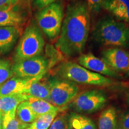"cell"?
<instances>
[{
    "mask_svg": "<svg viewBox=\"0 0 129 129\" xmlns=\"http://www.w3.org/2000/svg\"><path fill=\"white\" fill-rule=\"evenodd\" d=\"M90 29V11L87 3L77 0L68 6L56 48L68 57H74L84 49Z\"/></svg>",
    "mask_w": 129,
    "mask_h": 129,
    "instance_id": "6da1fadb",
    "label": "cell"
},
{
    "mask_svg": "<svg viewBox=\"0 0 129 129\" xmlns=\"http://www.w3.org/2000/svg\"><path fill=\"white\" fill-rule=\"evenodd\" d=\"M93 37L105 46L129 47V25L112 17H105L95 26Z\"/></svg>",
    "mask_w": 129,
    "mask_h": 129,
    "instance_id": "7a4b0ae2",
    "label": "cell"
},
{
    "mask_svg": "<svg viewBox=\"0 0 129 129\" xmlns=\"http://www.w3.org/2000/svg\"><path fill=\"white\" fill-rule=\"evenodd\" d=\"M45 41L43 33L34 22L26 28L16 46L13 54L14 62L41 55Z\"/></svg>",
    "mask_w": 129,
    "mask_h": 129,
    "instance_id": "3957f363",
    "label": "cell"
},
{
    "mask_svg": "<svg viewBox=\"0 0 129 129\" xmlns=\"http://www.w3.org/2000/svg\"><path fill=\"white\" fill-rule=\"evenodd\" d=\"M57 74L60 78L81 84L108 86L113 83L109 77L95 73L72 62L61 64L57 70Z\"/></svg>",
    "mask_w": 129,
    "mask_h": 129,
    "instance_id": "277c9868",
    "label": "cell"
},
{
    "mask_svg": "<svg viewBox=\"0 0 129 129\" xmlns=\"http://www.w3.org/2000/svg\"><path fill=\"white\" fill-rule=\"evenodd\" d=\"M63 17V5L57 1L37 13V25L50 40H54L60 34Z\"/></svg>",
    "mask_w": 129,
    "mask_h": 129,
    "instance_id": "5b68a950",
    "label": "cell"
},
{
    "mask_svg": "<svg viewBox=\"0 0 129 129\" xmlns=\"http://www.w3.org/2000/svg\"><path fill=\"white\" fill-rule=\"evenodd\" d=\"M50 84V102L59 108L70 104L77 96L78 87L77 84L60 77L49 80Z\"/></svg>",
    "mask_w": 129,
    "mask_h": 129,
    "instance_id": "8992f818",
    "label": "cell"
},
{
    "mask_svg": "<svg viewBox=\"0 0 129 129\" xmlns=\"http://www.w3.org/2000/svg\"><path fill=\"white\" fill-rule=\"evenodd\" d=\"M106 94L101 90H90L77 95L71 102V106L78 114H91L105 106Z\"/></svg>",
    "mask_w": 129,
    "mask_h": 129,
    "instance_id": "52a82bcc",
    "label": "cell"
},
{
    "mask_svg": "<svg viewBox=\"0 0 129 129\" xmlns=\"http://www.w3.org/2000/svg\"><path fill=\"white\" fill-rule=\"evenodd\" d=\"M50 59L41 54L14 62L12 64V71L14 76L22 78H32L44 76L50 68Z\"/></svg>",
    "mask_w": 129,
    "mask_h": 129,
    "instance_id": "ba28073f",
    "label": "cell"
},
{
    "mask_svg": "<svg viewBox=\"0 0 129 129\" xmlns=\"http://www.w3.org/2000/svg\"><path fill=\"white\" fill-rule=\"evenodd\" d=\"M102 59L116 72H126L129 67V52L119 47L106 48L102 53Z\"/></svg>",
    "mask_w": 129,
    "mask_h": 129,
    "instance_id": "9c48e42d",
    "label": "cell"
},
{
    "mask_svg": "<svg viewBox=\"0 0 129 129\" xmlns=\"http://www.w3.org/2000/svg\"><path fill=\"white\" fill-rule=\"evenodd\" d=\"M78 62L83 67L100 75L112 78L118 77L117 72L112 70L102 59L96 57L91 53L80 54Z\"/></svg>",
    "mask_w": 129,
    "mask_h": 129,
    "instance_id": "30bf717a",
    "label": "cell"
},
{
    "mask_svg": "<svg viewBox=\"0 0 129 129\" xmlns=\"http://www.w3.org/2000/svg\"><path fill=\"white\" fill-rule=\"evenodd\" d=\"M38 77L22 78L13 75L12 78L0 85V97L24 94L29 85Z\"/></svg>",
    "mask_w": 129,
    "mask_h": 129,
    "instance_id": "8fae6325",
    "label": "cell"
},
{
    "mask_svg": "<svg viewBox=\"0 0 129 129\" xmlns=\"http://www.w3.org/2000/svg\"><path fill=\"white\" fill-rule=\"evenodd\" d=\"M21 35L20 27H0V55L7 54L12 51Z\"/></svg>",
    "mask_w": 129,
    "mask_h": 129,
    "instance_id": "7c38bea8",
    "label": "cell"
},
{
    "mask_svg": "<svg viewBox=\"0 0 129 129\" xmlns=\"http://www.w3.org/2000/svg\"><path fill=\"white\" fill-rule=\"evenodd\" d=\"M44 76L39 77L32 82L24 94L32 98L45 100L50 102V84Z\"/></svg>",
    "mask_w": 129,
    "mask_h": 129,
    "instance_id": "4fadbf2b",
    "label": "cell"
},
{
    "mask_svg": "<svg viewBox=\"0 0 129 129\" xmlns=\"http://www.w3.org/2000/svg\"><path fill=\"white\" fill-rule=\"evenodd\" d=\"M102 8L120 21L129 23V0H105Z\"/></svg>",
    "mask_w": 129,
    "mask_h": 129,
    "instance_id": "5bb4252c",
    "label": "cell"
},
{
    "mask_svg": "<svg viewBox=\"0 0 129 129\" xmlns=\"http://www.w3.org/2000/svg\"><path fill=\"white\" fill-rule=\"evenodd\" d=\"M25 20V17L19 11V6L0 9V27H21Z\"/></svg>",
    "mask_w": 129,
    "mask_h": 129,
    "instance_id": "9a60e30c",
    "label": "cell"
},
{
    "mask_svg": "<svg viewBox=\"0 0 129 129\" xmlns=\"http://www.w3.org/2000/svg\"><path fill=\"white\" fill-rule=\"evenodd\" d=\"M68 129H98L96 124L83 114L71 112L68 115Z\"/></svg>",
    "mask_w": 129,
    "mask_h": 129,
    "instance_id": "2e32d148",
    "label": "cell"
},
{
    "mask_svg": "<svg viewBox=\"0 0 129 129\" xmlns=\"http://www.w3.org/2000/svg\"><path fill=\"white\" fill-rule=\"evenodd\" d=\"M117 112L115 108L111 106L102 111L98 119V129H117Z\"/></svg>",
    "mask_w": 129,
    "mask_h": 129,
    "instance_id": "e0dca14e",
    "label": "cell"
},
{
    "mask_svg": "<svg viewBox=\"0 0 129 129\" xmlns=\"http://www.w3.org/2000/svg\"><path fill=\"white\" fill-rule=\"evenodd\" d=\"M29 97L25 94L0 97V112L3 115L12 111L16 110L17 106L22 102L27 101Z\"/></svg>",
    "mask_w": 129,
    "mask_h": 129,
    "instance_id": "ac0fdd59",
    "label": "cell"
},
{
    "mask_svg": "<svg viewBox=\"0 0 129 129\" xmlns=\"http://www.w3.org/2000/svg\"><path fill=\"white\" fill-rule=\"evenodd\" d=\"M33 112L39 117L52 112H59L60 108L54 106L49 102L38 98L30 97L27 100Z\"/></svg>",
    "mask_w": 129,
    "mask_h": 129,
    "instance_id": "d6986e66",
    "label": "cell"
},
{
    "mask_svg": "<svg viewBox=\"0 0 129 129\" xmlns=\"http://www.w3.org/2000/svg\"><path fill=\"white\" fill-rule=\"evenodd\" d=\"M16 117L21 122L29 125L38 117L32 110L28 101L22 102L17 106L16 110Z\"/></svg>",
    "mask_w": 129,
    "mask_h": 129,
    "instance_id": "ffe728a7",
    "label": "cell"
},
{
    "mask_svg": "<svg viewBox=\"0 0 129 129\" xmlns=\"http://www.w3.org/2000/svg\"><path fill=\"white\" fill-rule=\"evenodd\" d=\"M29 125L21 122L16 117V110L7 112L3 115L2 129H25Z\"/></svg>",
    "mask_w": 129,
    "mask_h": 129,
    "instance_id": "44dd1931",
    "label": "cell"
},
{
    "mask_svg": "<svg viewBox=\"0 0 129 129\" xmlns=\"http://www.w3.org/2000/svg\"><path fill=\"white\" fill-rule=\"evenodd\" d=\"M57 114L58 112H52L39 116L27 129H48Z\"/></svg>",
    "mask_w": 129,
    "mask_h": 129,
    "instance_id": "7402d4cb",
    "label": "cell"
},
{
    "mask_svg": "<svg viewBox=\"0 0 129 129\" xmlns=\"http://www.w3.org/2000/svg\"><path fill=\"white\" fill-rule=\"evenodd\" d=\"M10 61L0 58V85L13 76Z\"/></svg>",
    "mask_w": 129,
    "mask_h": 129,
    "instance_id": "603a6c76",
    "label": "cell"
},
{
    "mask_svg": "<svg viewBox=\"0 0 129 129\" xmlns=\"http://www.w3.org/2000/svg\"><path fill=\"white\" fill-rule=\"evenodd\" d=\"M48 129H68V115L57 114Z\"/></svg>",
    "mask_w": 129,
    "mask_h": 129,
    "instance_id": "cb8c5ba5",
    "label": "cell"
},
{
    "mask_svg": "<svg viewBox=\"0 0 129 129\" xmlns=\"http://www.w3.org/2000/svg\"><path fill=\"white\" fill-rule=\"evenodd\" d=\"M117 129H129V111L118 117Z\"/></svg>",
    "mask_w": 129,
    "mask_h": 129,
    "instance_id": "d4e9b609",
    "label": "cell"
},
{
    "mask_svg": "<svg viewBox=\"0 0 129 129\" xmlns=\"http://www.w3.org/2000/svg\"><path fill=\"white\" fill-rule=\"evenodd\" d=\"M105 0H87L88 9L90 12H98L102 7Z\"/></svg>",
    "mask_w": 129,
    "mask_h": 129,
    "instance_id": "484cf974",
    "label": "cell"
},
{
    "mask_svg": "<svg viewBox=\"0 0 129 129\" xmlns=\"http://www.w3.org/2000/svg\"><path fill=\"white\" fill-rule=\"evenodd\" d=\"M57 1V0H31L33 7L39 10Z\"/></svg>",
    "mask_w": 129,
    "mask_h": 129,
    "instance_id": "4316f807",
    "label": "cell"
},
{
    "mask_svg": "<svg viewBox=\"0 0 129 129\" xmlns=\"http://www.w3.org/2000/svg\"><path fill=\"white\" fill-rule=\"evenodd\" d=\"M20 3V0H0V9L16 7Z\"/></svg>",
    "mask_w": 129,
    "mask_h": 129,
    "instance_id": "83f0119b",
    "label": "cell"
},
{
    "mask_svg": "<svg viewBox=\"0 0 129 129\" xmlns=\"http://www.w3.org/2000/svg\"><path fill=\"white\" fill-rule=\"evenodd\" d=\"M3 115L0 112V129L3 128Z\"/></svg>",
    "mask_w": 129,
    "mask_h": 129,
    "instance_id": "f1b7e54d",
    "label": "cell"
},
{
    "mask_svg": "<svg viewBox=\"0 0 129 129\" xmlns=\"http://www.w3.org/2000/svg\"><path fill=\"white\" fill-rule=\"evenodd\" d=\"M20 2L25 3V4L27 5H29L30 2H31V0H20Z\"/></svg>",
    "mask_w": 129,
    "mask_h": 129,
    "instance_id": "f546056e",
    "label": "cell"
},
{
    "mask_svg": "<svg viewBox=\"0 0 129 129\" xmlns=\"http://www.w3.org/2000/svg\"><path fill=\"white\" fill-rule=\"evenodd\" d=\"M126 100H127V103L129 104V91L128 93H127V95H126Z\"/></svg>",
    "mask_w": 129,
    "mask_h": 129,
    "instance_id": "4dcf8cb0",
    "label": "cell"
},
{
    "mask_svg": "<svg viewBox=\"0 0 129 129\" xmlns=\"http://www.w3.org/2000/svg\"><path fill=\"white\" fill-rule=\"evenodd\" d=\"M127 75H128V76L129 77V67H128V69H127Z\"/></svg>",
    "mask_w": 129,
    "mask_h": 129,
    "instance_id": "1f68e13d",
    "label": "cell"
},
{
    "mask_svg": "<svg viewBox=\"0 0 129 129\" xmlns=\"http://www.w3.org/2000/svg\"><path fill=\"white\" fill-rule=\"evenodd\" d=\"M25 129H27V128H25Z\"/></svg>",
    "mask_w": 129,
    "mask_h": 129,
    "instance_id": "d6a6232c",
    "label": "cell"
}]
</instances>
